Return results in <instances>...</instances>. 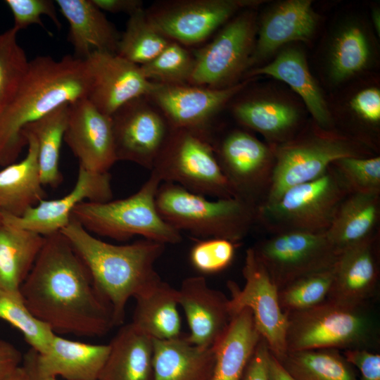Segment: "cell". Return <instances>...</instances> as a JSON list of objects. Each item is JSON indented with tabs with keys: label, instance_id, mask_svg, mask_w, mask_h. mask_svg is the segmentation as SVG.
Wrapping results in <instances>:
<instances>
[{
	"label": "cell",
	"instance_id": "6da1fadb",
	"mask_svg": "<svg viewBox=\"0 0 380 380\" xmlns=\"http://www.w3.org/2000/svg\"><path fill=\"white\" fill-rule=\"evenodd\" d=\"M44 243L20 291L34 317L55 334L101 336L115 327L86 265L61 232Z\"/></svg>",
	"mask_w": 380,
	"mask_h": 380
},
{
	"label": "cell",
	"instance_id": "7a4b0ae2",
	"mask_svg": "<svg viewBox=\"0 0 380 380\" xmlns=\"http://www.w3.org/2000/svg\"><path fill=\"white\" fill-rule=\"evenodd\" d=\"M89 75L84 59L70 55L30 61L11 102L0 113V166L15 163L27 142L23 129L65 104L87 98Z\"/></svg>",
	"mask_w": 380,
	"mask_h": 380
},
{
	"label": "cell",
	"instance_id": "3957f363",
	"mask_svg": "<svg viewBox=\"0 0 380 380\" xmlns=\"http://www.w3.org/2000/svg\"><path fill=\"white\" fill-rule=\"evenodd\" d=\"M82 259L93 282L110 306L115 326L122 325L131 298L144 294L162 279L155 264L165 246L149 239L115 245L97 239L71 218L61 230Z\"/></svg>",
	"mask_w": 380,
	"mask_h": 380
},
{
	"label": "cell",
	"instance_id": "277c9868",
	"mask_svg": "<svg viewBox=\"0 0 380 380\" xmlns=\"http://www.w3.org/2000/svg\"><path fill=\"white\" fill-rule=\"evenodd\" d=\"M287 317L286 352L366 349L379 344V322L371 304L347 306L326 300Z\"/></svg>",
	"mask_w": 380,
	"mask_h": 380
},
{
	"label": "cell",
	"instance_id": "5b68a950",
	"mask_svg": "<svg viewBox=\"0 0 380 380\" xmlns=\"http://www.w3.org/2000/svg\"><path fill=\"white\" fill-rule=\"evenodd\" d=\"M156 205L161 217L173 228L201 239H224L237 243L256 222L257 207L243 199H209L168 182L159 186Z\"/></svg>",
	"mask_w": 380,
	"mask_h": 380
},
{
	"label": "cell",
	"instance_id": "8992f818",
	"mask_svg": "<svg viewBox=\"0 0 380 380\" xmlns=\"http://www.w3.org/2000/svg\"><path fill=\"white\" fill-rule=\"evenodd\" d=\"M161 181L151 172L141 188L127 198L106 202L84 201L72 210L71 218L89 233L118 241L136 236L165 245L182 241L181 232L167 223L156 205Z\"/></svg>",
	"mask_w": 380,
	"mask_h": 380
},
{
	"label": "cell",
	"instance_id": "52a82bcc",
	"mask_svg": "<svg viewBox=\"0 0 380 380\" xmlns=\"http://www.w3.org/2000/svg\"><path fill=\"white\" fill-rule=\"evenodd\" d=\"M348 194L345 182L331 165L319 178L292 186L277 201L258 205L256 222L271 234H324Z\"/></svg>",
	"mask_w": 380,
	"mask_h": 380
},
{
	"label": "cell",
	"instance_id": "ba28073f",
	"mask_svg": "<svg viewBox=\"0 0 380 380\" xmlns=\"http://www.w3.org/2000/svg\"><path fill=\"white\" fill-rule=\"evenodd\" d=\"M272 146L274 164L267 194L261 204L272 203L289 188L319 178L340 158H365L369 153L360 141L319 127Z\"/></svg>",
	"mask_w": 380,
	"mask_h": 380
},
{
	"label": "cell",
	"instance_id": "9c48e42d",
	"mask_svg": "<svg viewBox=\"0 0 380 380\" xmlns=\"http://www.w3.org/2000/svg\"><path fill=\"white\" fill-rule=\"evenodd\" d=\"M151 172L208 198L235 197L207 132L170 129Z\"/></svg>",
	"mask_w": 380,
	"mask_h": 380
},
{
	"label": "cell",
	"instance_id": "30bf717a",
	"mask_svg": "<svg viewBox=\"0 0 380 380\" xmlns=\"http://www.w3.org/2000/svg\"><path fill=\"white\" fill-rule=\"evenodd\" d=\"M253 8L232 17L194 53V66L188 84L223 89L239 82L250 67L256 41L258 20Z\"/></svg>",
	"mask_w": 380,
	"mask_h": 380
},
{
	"label": "cell",
	"instance_id": "8fae6325",
	"mask_svg": "<svg viewBox=\"0 0 380 380\" xmlns=\"http://www.w3.org/2000/svg\"><path fill=\"white\" fill-rule=\"evenodd\" d=\"M256 0L163 1L146 10L152 25L165 37L183 46L207 40L241 10L254 8Z\"/></svg>",
	"mask_w": 380,
	"mask_h": 380
},
{
	"label": "cell",
	"instance_id": "7c38bea8",
	"mask_svg": "<svg viewBox=\"0 0 380 380\" xmlns=\"http://www.w3.org/2000/svg\"><path fill=\"white\" fill-rule=\"evenodd\" d=\"M252 248L278 290L302 277L332 267L338 256L325 233L274 234Z\"/></svg>",
	"mask_w": 380,
	"mask_h": 380
},
{
	"label": "cell",
	"instance_id": "4fadbf2b",
	"mask_svg": "<svg viewBox=\"0 0 380 380\" xmlns=\"http://www.w3.org/2000/svg\"><path fill=\"white\" fill-rule=\"evenodd\" d=\"M242 274L245 281L242 289L234 281L228 282L230 312L234 317L244 308L251 310L260 336L270 351L279 359L286 353L287 317L279 305L278 288L253 248L246 251Z\"/></svg>",
	"mask_w": 380,
	"mask_h": 380
},
{
	"label": "cell",
	"instance_id": "5bb4252c",
	"mask_svg": "<svg viewBox=\"0 0 380 380\" xmlns=\"http://www.w3.org/2000/svg\"><path fill=\"white\" fill-rule=\"evenodd\" d=\"M220 166L235 197L258 207L265 199L270 184L274 155L251 134L235 129L215 148Z\"/></svg>",
	"mask_w": 380,
	"mask_h": 380
},
{
	"label": "cell",
	"instance_id": "9a60e30c",
	"mask_svg": "<svg viewBox=\"0 0 380 380\" xmlns=\"http://www.w3.org/2000/svg\"><path fill=\"white\" fill-rule=\"evenodd\" d=\"M111 118L117 161L151 170L170 131L161 112L141 96L125 103Z\"/></svg>",
	"mask_w": 380,
	"mask_h": 380
},
{
	"label": "cell",
	"instance_id": "2e32d148",
	"mask_svg": "<svg viewBox=\"0 0 380 380\" xmlns=\"http://www.w3.org/2000/svg\"><path fill=\"white\" fill-rule=\"evenodd\" d=\"M252 78L223 89L191 84H167L153 82L146 97L166 119L170 129H186L208 132L213 118Z\"/></svg>",
	"mask_w": 380,
	"mask_h": 380
},
{
	"label": "cell",
	"instance_id": "e0dca14e",
	"mask_svg": "<svg viewBox=\"0 0 380 380\" xmlns=\"http://www.w3.org/2000/svg\"><path fill=\"white\" fill-rule=\"evenodd\" d=\"M113 198L111 176L79 167L73 189L58 199L42 200L20 217L2 213V222L43 236L61 232L71 220L75 208L82 202H106Z\"/></svg>",
	"mask_w": 380,
	"mask_h": 380
},
{
	"label": "cell",
	"instance_id": "ac0fdd59",
	"mask_svg": "<svg viewBox=\"0 0 380 380\" xmlns=\"http://www.w3.org/2000/svg\"><path fill=\"white\" fill-rule=\"evenodd\" d=\"M89 75L87 99L101 113L111 116L127 102L146 96L153 82L140 67L115 53L96 51L84 59Z\"/></svg>",
	"mask_w": 380,
	"mask_h": 380
},
{
	"label": "cell",
	"instance_id": "d6986e66",
	"mask_svg": "<svg viewBox=\"0 0 380 380\" xmlns=\"http://www.w3.org/2000/svg\"><path fill=\"white\" fill-rule=\"evenodd\" d=\"M63 140L87 170L108 172L117 162L111 116L87 98L69 105Z\"/></svg>",
	"mask_w": 380,
	"mask_h": 380
},
{
	"label": "cell",
	"instance_id": "ffe728a7",
	"mask_svg": "<svg viewBox=\"0 0 380 380\" xmlns=\"http://www.w3.org/2000/svg\"><path fill=\"white\" fill-rule=\"evenodd\" d=\"M178 291V302L186 315L188 341L198 347L213 348L227 330L232 315L229 298L210 287L203 276L184 279Z\"/></svg>",
	"mask_w": 380,
	"mask_h": 380
},
{
	"label": "cell",
	"instance_id": "44dd1931",
	"mask_svg": "<svg viewBox=\"0 0 380 380\" xmlns=\"http://www.w3.org/2000/svg\"><path fill=\"white\" fill-rule=\"evenodd\" d=\"M376 236L338 254L327 300L347 306L371 303L379 279Z\"/></svg>",
	"mask_w": 380,
	"mask_h": 380
},
{
	"label": "cell",
	"instance_id": "7402d4cb",
	"mask_svg": "<svg viewBox=\"0 0 380 380\" xmlns=\"http://www.w3.org/2000/svg\"><path fill=\"white\" fill-rule=\"evenodd\" d=\"M318 20L310 0H286L273 5L258 23L249 68L264 61L290 42L310 40Z\"/></svg>",
	"mask_w": 380,
	"mask_h": 380
},
{
	"label": "cell",
	"instance_id": "603a6c76",
	"mask_svg": "<svg viewBox=\"0 0 380 380\" xmlns=\"http://www.w3.org/2000/svg\"><path fill=\"white\" fill-rule=\"evenodd\" d=\"M260 75L271 76L289 85L302 99L317 125L323 129L331 130V115L301 50L294 47L284 48L272 61L251 70L245 75L252 78Z\"/></svg>",
	"mask_w": 380,
	"mask_h": 380
},
{
	"label": "cell",
	"instance_id": "cb8c5ba5",
	"mask_svg": "<svg viewBox=\"0 0 380 380\" xmlns=\"http://www.w3.org/2000/svg\"><path fill=\"white\" fill-rule=\"evenodd\" d=\"M69 25L68 39L75 57L85 59L96 51L115 53L120 35L92 0H56Z\"/></svg>",
	"mask_w": 380,
	"mask_h": 380
},
{
	"label": "cell",
	"instance_id": "d4e9b609",
	"mask_svg": "<svg viewBox=\"0 0 380 380\" xmlns=\"http://www.w3.org/2000/svg\"><path fill=\"white\" fill-rule=\"evenodd\" d=\"M110 352V346L86 343L55 334L49 350L37 353V364L45 374L65 380L99 379Z\"/></svg>",
	"mask_w": 380,
	"mask_h": 380
},
{
	"label": "cell",
	"instance_id": "484cf974",
	"mask_svg": "<svg viewBox=\"0 0 380 380\" xmlns=\"http://www.w3.org/2000/svg\"><path fill=\"white\" fill-rule=\"evenodd\" d=\"M27 145L26 156L0 170V210L2 213L20 217L46 197L38 163L35 138L23 132Z\"/></svg>",
	"mask_w": 380,
	"mask_h": 380
},
{
	"label": "cell",
	"instance_id": "4316f807",
	"mask_svg": "<svg viewBox=\"0 0 380 380\" xmlns=\"http://www.w3.org/2000/svg\"><path fill=\"white\" fill-rule=\"evenodd\" d=\"M232 112L241 125L259 132L272 145L292 139L300 120L299 110L290 103L258 94L234 101Z\"/></svg>",
	"mask_w": 380,
	"mask_h": 380
},
{
	"label": "cell",
	"instance_id": "83f0119b",
	"mask_svg": "<svg viewBox=\"0 0 380 380\" xmlns=\"http://www.w3.org/2000/svg\"><path fill=\"white\" fill-rule=\"evenodd\" d=\"M153 341V380H209L213 348L191 343L186 336Z\"/></svg>",
	"mask_w": 380,
	"mask_h": 380
},
{
	"label": "cell",
	"instance_id": "f1b7e54d",
	"mask_svg": "<svg viewBox=\"0 0 380 380\" xmlns=\"http://www.w3.org/2000/svg\"><path fill=\"white\" fill-rule=\"evenodd\" d=\"M379 213L380 194H348L325 233L336 253L376 236Z\"/></svg>",
	"mask_w": 380,
	"mask_h": 380
},
{
	"label": "cell",
	"instance_id": "f546056e",
	"mask_svg": "<svg viewBox=\"0 0 380 380\" xmlns=\"http://www.w3.org/2000/svg\"><path fill=\"white\" fill-rule=\"evenodd\" d=\"M100 380H153V338L132 322L122 325L109 343Z\"/></svg>",
	"mask_w": 380,
	"mask_h": 380
},
{
	"label": "cell",
	"instance_id": "4dcf8cb0",
	"mask_svg": "<svg viewBox=\"0 0 380 380\" xmlns=\"http://www.w3.org/2000/svg\"><path fill=\"white\" fill-rule=\"evenodd\" d=\"M261 337L251 310L244 308L236 314L213 348L214 364L209 380H241Z\"/></svg>",
	"mask_w": 380,
	"mask_h": 380
},
{
	"label": "cell",
	"instance_id": "1f68e13d",
	"mask_svg": "<svg viewBox=\"0 0 380 380\" xmlns=\"http://www.w3.org/2000/svg\"><path fill=\"white\" fill-rule=\"evenodd\" d=\"M132 323L153 339L167 340L181 336L178 291L163 280L149 291L134 298Z\"/></svg>",
	"mask_w": 380,
	"mask_h": 380
},
{
	"label": "cell",
	"instance_id": "d6a6232c",
	"mask_svg": "<svg viewBox=\"0 0 380 380\" xmlns=\"http://www.w3.org/2000/svg\"><path fill=\"white\" fill-rule=\"evenodd\" d=\"M45 237L2 222L0 226V287L18 291L30 272Z\"/></svg>",
	"mask_w": 380,
	"mask_h": 380
},
{
	"label": "cell",
	"instance_id": "836d02e7",
	"mask_svg": "<svg viewBox=\"0 0 380 380\" xmlns=\"http://www.w3.org/2000/svg\"><path fill=\"white\" fill-rule=\"evenodd\" d=\"M69 105L60 106L27 125L23 130V133L31 134L37 142L38 163L43 186L56 188L63 179L59 168L60 151L67 125Z\"/></svg>",
	"mask_w": 380,
	"mask_h": 380
},
{
	"label": "cell",
	"instance_id": "e575fe53",
	"mask_svg": "<svg viewBox=\"0 0 380 380\" xmlns=\"http://www.w3.org/2000/svg\"><path fill=\"white\" fill-rule=\"evenodd\" d=\"M331 42L327 64L332 82H343L367 68L372 56L371 46L360 25L351 23L344 26Z\"/></svg>",
	"mask_w": 380,
	"mask_h": 380
},
{
	"label": "cell",
	"instance_id": "d590c367",
	"mask_svg": "<svg viewBox=\"0 0 380 380\" xmlns=\"http://www.w3.org/2000/svg\"><path fill=\"white\" fill-rule=\"evenodd\" d=\"M277 360L296 380H358L338 350L286 352Z\"/></svg>",
	"mask_w": 380,
	"mask_h": 380
},
{
	"label": "cell",
	"instance_id": "8d00e7d4",
	"mask_svg": "<svg viewBox=\"0 0 380 380\" xmlns=\"http://www.w3.org/2000/svg\"><path fill=\"white\" fill-rule=\"evenodd\" d=\"M116 53L139 66L147 63L171 42L149 21L144 8L129 15Z\"/></svg>",
	"mask_w": 380,
	"mask_h": 380
},
{
	"label": "cell",
	"instance_id": "74e56055",
	"mask_svg": "<svg viewBox=\"0 0 380 380\" xmlns=\"http://www.w3.org/2000/svg\"><path fill=\"white\" fill-rule=\"evenodd\" d=\"M0 319L20 331L30 348L39 354L49 350L55 333L33 315L20 291H8L0 287Z\"/></svg>",
	"mask_w": 380,
	"mask_h": 380
},
{
	"label": "cell",
	"instance_id": "f35d334b",
	"mask_svg": "<svg viewBox=\"0 0 380 380\" xmlns=\"http://www.w3.org/2000/svg\"><path fill=\"white\" fill-rule=\"evenodd\" d=\"M334 266L302 277L279 289V303L283 312L286 315L305 310L324 302L333 282Z\"/></svg>",
	"mask_w": 380,
	"mask_h": 380
},
{
	"label": "cell",
	"instance_id": "ab89813d",
	"mask_svg": "<svg viewBox=\"0 0 380 380\" xmlns=\"http://www.w3.org/2000/svg\"><path fill=\"white\" fill-rule=\"evenodd\" d=\"M194 66V53L185 46L171 41L154 58L139 67L151 82L182 84L189 83Z\"/></svg>",
	"mask_w": 380,
	"mask_h": 380
},
{
	"label": "cell",
	"instance_id": "60d3db41",
	"mask_svg": "<svg viewBox=\"0 0 380 380\" xmlns=\"http://www.w3.org/2000/svg\"><path fill=\"white\" fill-rule=\"evenodd\" d=\"M13 27L0 33V113L15 96L27 71V55Z\"/></svg>",
	"mask_w": 380,
	"mask_h": 380
},
{
	"label": "cell",
	"instance_id": "b9f144b4",
	"mask_svg": "<svg viewBox=\"0 0 380 380\" xmlns=\"http://www.w3.org/2000/svg\"><path fill=\"white\" fill-rule=\"evenodd\" d=\"M350 193L380 194V157H346L332 163Z\"/></svg>",
	"mask_w": 380,
	"mask_h": 380
},
{
	"label": "cell",
	"instance_id": "7bdbcfd3",
	"mask_svg": "<svg viewBox=\"0 0 380 380\" xmlns=\"http://www.w3.org/2000/svg\"><path fill=\"white\" fill-rule=\"evenodd\" d=\"M236 244L224 239H201L191 248L190 262L192 266L202 274L221 272L232 262Z\"/></svg>",
	"mask_w": 380,
	"mask_h": 380
},
{
	"label": "cell",
	"instance_id": "ee69618b",
	"mask_svg": "<svg viewBox=\"0 0 380 380\" xmlns=\"http://www.w3.org/2000/svg\"><path fill=\"white\" fill-rule=\"evenodd\" d=\"M5 4L11 10L14 20L13 27L17 30L25 29L37 24L44 27L41 16H48L59 29L61 23L55 4L51 0H6Z\"/></svg>",
	"mask_w": 380,
	"mask_h": 380
},
{
	"label": "cell",
	"instance_id": "f6af8a7d",
	"mask_svg": "<svg viewBox=\"0 0 380 380\" xmlns=\"http://www.w3.org/2000/svg\"><path fill=\"white\" fill-rule=\"evenodd\" d=\"M350 106L359 119L371 125L380 122V91L367 87L357 92L350 101Z\"/></svg>",
	"mask_w": 380,
	"mask_h": 380
},
{
	"label": "cell",
	"instance_id": "bcb514c9",
	"mask_svg": "<svg viewBox=\"0 0 380 380\" xmlns=\"http://www.w3.org/2000/svg\"><path fill=\"white\" fill-rule=\"evenodd\" d=\"M346 361L360 372L361 380H380V355L366 349L346 350Z\"/></svg>",
	"mask_w": 380,
	"mask_h": 380
},
{
	"label": "cell",
	"instance_id": "7dc6e473",
	"mask_svg": "<svg viewBox=\"0 0 380 380\" xmlns=\"http://www.w3.org/2000/svg\"><path fill=\"white\" fill-rule=\"evenodd\" d=\"M270 350L261 337L246 366L241 380H269L268 357Z\"/></svg>",
	"mask_w": 380,
	"mask_h": 380
},
{
	"label": "cell",
	"instance_id": "c3c4849f",
	"mask_svg": "<svg viewBox=\"0 0 380 380\" xmlns=\"http://www.w3.org/2000/svg\"><path fill=\"white\" fill-rule=\"evenodd\" d=\"M23 359L13 345L0 340V380H7L21 366Z\"/></svg>",
	"mask_w": 380,
	"mask_h": 380
},
{
	"label": "cell",
	"instance_id": "681fc988",
	"mask_svg": "<svg viewBox=\"0 0 380 380\" xmlns=\"http://www.w3.org/2000/svg\"><path fill=\"white\" fill-rule=\"evenodd\" d=\"M94 4L102 11L112 13H125L130 15L142 8L140 0H92Z\"/></svg>",
	"mask_w": 380,
	"mask_h": 380
},
{
	"label": "cell",
	"instance_id": "f907efd6",
	"mask_svg": "<svg viewBox=\"0 0 380 380\" xmlns=\"http://www.w3.org/2000/svg\"><path fill=\"white\" fill-rule=\"evenodd\" d=\"M26 380H55L56 378L44 374L38 367L37 352L30 348L23 356L21 365Z\"/></svg>",
	"mask_w": 380,
	"mask_h": 380
},
{
	"label": "cell",
	"instance_id": "816d5d0a",
	"mask_svg": "<svg viewBox=\"0 0 380 380\" xmlns=\"http://www.w3.org/2000/svg\"><path fill=\"white\" fill-rule=\"evenodd\" d=\"M267 368L269 380H296L283 367L279 361L270 351L268 357Z\"/></svg>",
	"mask_w": 380,
	"mask_h": 380
},
{
	"label": "cell",
	"instance_id": "f5cc1de1",
	"mask_svg": "<svg viewBox=\"0 0 380 380\" xmlns=\"http://www.w3.org/2000/svg\"><path fill=\"white\" fill-rule=\"evenodd\" d=\"M372 21H373L374 28H375L376 32H378V34L379 36V32H380V13H379V10L375 9V10H374L372 11Z\"/></svg>",
	"mask_w": 380,
	"mask_h": 380
},
{
	"label": "cell",
	"instance_id": "db71d44e",
	"mask_svg": "<svg viewBox=\"0 0 380 380\" xmlns=\"http://www.w3.org/2000/svg\"><path fill=\"white\" fill-rule=\"evenodd\" d=\"M7 380H26L24 369L20 366Z\"/></svg>",
	"mask_w": 380,
	"mask_h": 380
},
{
	"label": "cell",
	"instance_id": "11a10c76",
	"mask_svg": "<svg viewBox=\"0 0 380 380\" xmlns=\"http://www.w3.org/2000/svg\"><path fill=\"white\" fill-rule=\"evenodd\" d=\"M2 224V214H1V211L0 210V226Z\"/></svg>",
	"mask_w": 380,
	"mask_h": 380
},
{
	"label": "cell",
	"instance_id": "9f6ffc18",
	"mask_svg": "<svg viewBox=\"0 0 380 380\" xmlns=\"http://www.w3.org/2000/svg\"><path fill=\"white\" fill-rule=\"evenodd\" d=\"M55 380H56V379ZM96 380H100V379H96Z\"/></svg>",
	"mask_w": 380,
	"mask_h": 380
}]
</instances>
